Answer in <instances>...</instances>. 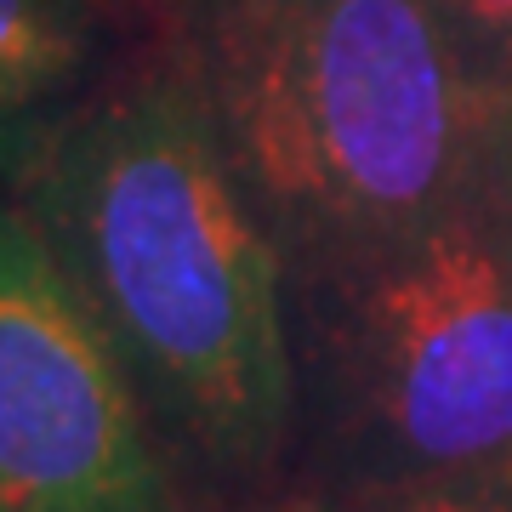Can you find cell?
I'll return each mask as SVG.
<instances>
[{"label": "cell", "instance_id": "6da1fadb", "mask_svg": "<svg viewBox=\"0 0 512 512\" xmlns=\"http://www.w3.org/2000/svg\"><path fill=\"white\" fill-rule=\"evenodd\" d=\"M12 200L120 353L211 512H279L296 478L291 268L160 29L57 131Z\"/></svg>", "mask_w": 512, "mask_h": 512}, {"label": "cell", "instance_id": "7a4b0ae2", "mask_svg": "<svg viewBox=\"0 0 512 512\" xmlns=\"http://www.w3.org/2000/svg\"><path fill=\"white\" fill-rule=\"evenodd\" d=\"M171 35L285 268L478 188L490 97L439 0H183Z\"/></svg>", "mask_w": 512, "mask_h": 512}, {"label": "cell", "instance_id": "3957f363", "mask_svg": "<svg viewBox=\"0 0 512 512\" xmlns=\"http://www.w3.org/2000/svg\"><path fill=\"white\" fill-rule=\"evenodd\" d=\"M291 353V501L512 478V217L473 188L296 262Z\"/></svg>", "mask_w": 512, "mask_h": 512}, {"label": "cell", "instance_id": "277c9868", "mask_svg": "<svg viewBox=\"0 0 512 512\" xmlns=\"http://www.w3.org/2000/svg\"><path fill=\"white\" fill-rule=\"evenodd\" d=\"M0 512H211L12 194H0Z\"/></svg>", "mask_w": 512, "mask_h": 512}, {"label": "cell", "instance_id": "5b68a950", "mask_svg": "<svg viewBox=\"0 0 512 512\" xmlns=\"http://www.w3.org/2000/svg\"><path fill=\"white\" fill-rule=\"evenodd\" d=\"M154 35L131 0H0V194Z\"/></svg>", "mask_w": 512, "mask_h": 512}, {"label": "cell", "instance_id": "8992f818", "mask_svg": "<svg viewBox=\"0 0 512 512\" xmlns=\"http://www.w3.org/2000/svg\"><path fill=\"white\" fill-rule=\"evenodd\" d=\"M296 512H512V478H461V484H404V490H353L291 501Z\"/></svg>", "mask_w": 512, "mask_h": 512}, {"label": "cell", "instance_id": "52a82bcc", "mask_svg": "<svg viewBox=\"0 0 512 512\" xmlns=\"http://www.w3.org/2000/svg\"><path fill=\"white\" fill-rule=\"evenodd\" d=\"M467 69L478 74L484 97L512 80V0H439Z\"/></svg>", "mask_w": 512, "mask_h": 512}, {"label": "cell", "instance_id": "ba28073f", "mask_svg": "<svg viewBox=\"0 0 512 512\" xmlns=\"http://www.w3.org/2000/svg\"><path fill=\"white\" fill-rule=\"evenodd\" d=\"M478 188L512 217V80L490 92L484 143H478Z\"/></svg>", "mask_w": 512, "mask_h": 512}, {"label": "cell", "instance_id": "9c48e42d", "mask_svg": "<svg viewBox=\"0 0 512 512\" xmlns=\"http://www.w3.org/2000/svg\"><path fill=\"white\" fill-rule=\"evenodd\" d=\"M131 6H143L160 29H171V18H177V6H183V0H131Z\"/></svg>", "mask_w": 512, "mask_h": 512}, {"label": "cell", "instance_id": "30bf717a", "mask_svg": "<svg viewBox=\"0 0 512 512\" xmlns=\"http://www.w3.org/2000/svg\"><path fill=\"white\" fill-rule=\"evenodd\" d=\"M279 512H296V507H279Z\"/></svg>", "mask_w": 512, "mask_h": 512}]
</instances>
